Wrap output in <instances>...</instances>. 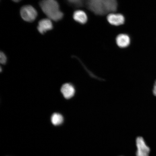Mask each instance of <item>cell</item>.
Returning a JSON list of instances; mask_svg holds the SVG:
<instances>
[{
	"instance_id": "cell-1",
	"label": "cell",
	"mask_w": 156,
	"mask_h": 156,
	"mask_svg": "<svg viewBox=\"0 0 156 156\" xmlns=\"http://www.w3.org/2000/svg\"><path fill=\"white\" fill-rule=\"evenodd\" d=\"M86 5L90 11L98 16L115 12L118 7L117 0H87Z\"/></svg>"
},
{
	"instance_id": "cell-2",
	"label": "cell",
	"mask_w": 156,
	"mask_h": 156,
	"mask_svg": "<svg viewBox=\"0 0 156 156\" xmlns=\"http://www.w3.org/2000/svg\"><path fill=\"white\" fill-rule=\"evenodd\" d=\"M39 5L43 12L51 20L58 22L63 19L64 13L60 10L59 4L56 0H41Z\"/></svg>"
},
{
	"instance_id": "cell-3",
	"label": "cell",
	"mask_w": 156,
	"mask_h": 156,
	"mask_svg": "<svg viewBox=\"0 0 156 156\" xmlns=\"http://www.w3.org/2000/svg\"><path fill=\"white\" fill-rule=\"evenodd\" d=\"M20 15L23 20L27 22L32 23L36 19L38 13L36 9L33 6L27 5L21 7Z\"/></svg>"
},
{
	"instance_id": "cell-4",
	"label": "cell",
	"mask_w": 156,
	"mask_h": 156,
	"mask_svg": "<svg viewBox=\"0 0 156 156\" xmlns=\"http://www.w3.org/2000/svg\"><path fill=\"white\" fill-rule=\"evenodd\" d=\"M137 150L136 156H149L151 149L146 144L145 140L142 136H138L136 139Z\"/></svg>"
},
{
	"instance_id": "cell-5",
	"label": "cell",
	"mask_w": 156,
	"mask_h": 156,
	"mask_svg": "<svg viewBox=\"0 0 156 156\" xmlns=\"http://www.w3.org/2000/svg\"><path fill=\"white\" fill-rule=\"evenodd\" d=\"M107 19L109 24L115 26L124 24L126 21L125 17L121 13H110L107 16Z\"/></svg>"
},
{
	"instance_id": "cell-6",
	"label": "cell",
	"mask_w": 156,
	"mask_h": 156,
	"mask_svg": "<svg viewBox=\"0 0 156 156\" xmlns=\"http://www.w3.org/2000/svg\"><path fill=\"white\" fill-rule=\"evenodd\" d=\"M51 20L48 18H44L39 21L37 29L41 34L44 35L53 29L54 25Z\"/></svg>"
},
{
	"instance_id": "cell-7",
	"label": "cell",
	"mask_w": 156,
	"mask_h": 156,
	"mask_svg": "<svg viewBox=\"0 0 156 156\" xmlns=\"http://www.w3.org/2000/svg\"><path fill=\"white\" fill-rule=\"evenodd\" d=\"M116 44L120 48H126L130 45L131 39L128 34H119L116 38Z\"/></svg>"
},
{
	"instance_id": "cell-8",
	"label": "cell",
	"mask_w": 156,
	"mask_h": 156,
	"mask_svg": "<svg viewBox=\"0 0 156 156\" xmlns=\"http://www.w3.org/2000/svg\"><path fill=\"white\" fill-rule=\"evenodd\" d=\"M61 91L66 99L72 98L75 93V89L73 86L69 83L64 84L62 87Z\"/></svg>"
},
{
	"instance_id": "cell-9",
	"label": "cell",
	"mask_w": 156,
	"mask_h": 156,
	"mask_svg": "<svg viewBox=\"0 0 156 156\" xmlns=\"http://www.w3.org/2000/svg\"><path fill=\"white\" fill-rule=\"evenodd\" d=\"M73 18L76 22L81 25L85 24L88 20V17L86 13L82 10H77L74 11Z\"/></svg>"
},
{
	"instance_id": "cell-10",
	"label": "cell",
	"mask_w": 156,
	"mask_h": 156,
	"mask_svg": "<svg viewBox=\"0 0 156 156\" xmlns=\"http://www.w3.org/2000/svg\"><path fill=\"white\" fill-rule=\"evenodd\" d=\"M51 122L55 126H58L63 123L64 118L63 116L59 113H54L51 117Z\"/></svg>"
},
{
	"instance_id": "cell-11",
	"label": "cell",
	"mask_w": 156,
	"mask_h": 156,
	"mask_svg": "<svg viewBox=\"0 0 156 156\" xmlns=\"http://www.w3.org/2000/svg\"><path fill=\"white\" fill-rule=\"evenodd\" d=\"M7 62V57L6 55L3 51H1L0 53V62L2 64H5Z\"/></svg>"
},
{
	"instance_id": "cell-12",
	"label": "cell",
	"mask_w": 156,
	"mask_h": 156,
	"mask_svg": "<svg viewBox=\"0 0 156 156\" xmlns=\"http://www.w3.org/2000/svg\"><path fill=\"white\" fill-rule=\"evenodd\" d=\"M153 92L154 95L156 96V81L154 85Z\"/></svg>"
},
{
	"instance_id": "cell-13",
	"label": "cell",
	"mask_w": 156,
	"mask_h": 156,
	"mask_svg": "<svg viewBox=\"0 0 156 156\" xmlns=\"http://www.w3.org/2000/svg\"><path fill=\"white\" fill-rule=\"evenodd\" d=\"M11 1H12L15 3H19V2H20L21 0H11Z\"/></svg>"
}]
</instances>
